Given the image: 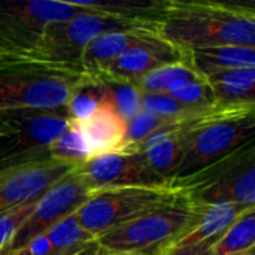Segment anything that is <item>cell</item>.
Instances as JSON below:
<instances>
[{"label":"cell","mask_w":255,"mask_h":255,"mask_svg":"<svg viewBox=\"0 0 255 255\" xmlns=\"http://www.w3.org/2000/svg\"><path fill=\"white\" fill-rule=\"evenodd\" d=\"M158 34L188 52L227 45L255 48V9L239 3L167 0Z\"/></svg>","instance_id":"6da1fadb"},{"label":"cell","mask_w":255,"mask_h":255,"mask_svg":"<svg viewBox=\"0 0 255 255\" xmlns=\"http://www.w3.org/2000/svg\"><path fill=\"white\" fill-rule=\"evenodd\" d=\"M254 137L255 106L215 105L185 118L178 124L181 161L170 187L254 142Z\"/></svg>","instance_id":"7a4b0ae2"},{"label":"cell","mask_w":255,"mask_h":255,"mask_svg":"<svg viewBox=\"0 0 255 255\" xmlns=\"http://www.w3.org/2000/svg\"><path fill=\"white\" fill-rule=\"evenodd\" d=\"M82 73L31 55H0V109L64 108Z\"/></svg>","instance_id":"3957f363"},{"label":"cell","mask_w":255,"mask_h":255,"mask_svg":"<svg viewBox=\"0 0 255 255\" xmlns=\"http://www.w3.org/2000/svg\"><path fill=\"white\" fill-rule=\"evenodd\" d=\"M196 217L197 205L178 190L167 202L106 232L97 242L108 253L163 255L191 230Z\"/></svg>","instance_id":"277c9868"},{"label":"cell","mask_w":255,"mask_h":255,"mask_svg":"<svg viewBox=\"0 0 255 255\" xmlns=\"http://www.w3.org/2000/svg\"><path fill=\"white\" fill-rule=\"evenodd\" d=\"M66 106L58 109H0V172L49 160V145L69 124Z\"/></svg>","instance_id":"5b68a950"},{"label":"cell","mask_w":255,"mask_h":255,"mask_svg":"<svg viewBox=\"0 0 255 255\" xmlns=\"http://www.w3.org/2000/svg\"><path fill=\"white\" fill-rule=\"evenodd\" d=\"M196 205L236 203L255 208V142L173 187Z\"/></svg>","instance_id":"8992f818"},{"label":"cell","mask_w":255,"mask_h":255,"mask_svg":"<svg viewBox=\"0 0 255 255\" xmlns=\"http://www.w3.org/2000/svg\"><path fill=\"white\" fill-rule=\"evenodd\" d=\"M78 4L82 7V10L67 21L48 25L42 34L39 45L28 55L48 63L81 67V57L84 49L96 37L105 33L139 27L158 30V27L155 25L134 22L102 12H94L85 7L82 1H78Z\"/></svg>","instance_id":"52a82bcc"},{"label":"cell","mask_w":255,"mask_h":255,"mask_svg":"<svg viewBox=\"0 0 255 255\" xmlns=\"http://www.w3.org/2000/svg\"><path fill=\"white\" fill-rule=\"evenodd\" d=\"M78 1L0 0V55H28L48 25L78 15Z\"/></svg>","instance_id":"ba28073f"},{"label":"cell","mask_w":255,"mask_h":255,"mask_svg":"<svg viewBox=\"0 0 255 255\" xmlns=\"http://www.w3.org/2000/svg\"><path fill=\"white\" fill-rule=\"evenodd\" d=\"M172 187H126L91 193L75 214L79 226L93 238L120 227L160 206L176 194Z\"/></svg>","instance_id":"9c48e42d"},{"label":"cell","mask_w":255,"mask_h":255,"mask_svg":"<svg viewBox=\"0 0 255 255\" xmlns=\"http://www.w3.org/2000/svg\"><path fill=\"white\" fill-rule=\"evenodd\" d=\"M90 196V188L79 172L73 169L40 196L31 214L18 227L13 238L0 255H13L33 239L48 233L57 224L76 214Z\"/></svg>","instance_id":"30bf717a"},{"label":"cell","mask_w":255,"mask_h":255,"mask_svg":"<svg viewBox=\"0 0 255 255\" xmlns=\"http://www.w3.org/2000/svg\"><path fill=\"white\" fill-rule=\"evenodd\" d=\"M91 193L126 187H170L148 164L142 151H118L91 157L76 167Z\"/></svg>","instance_id":"8fae6325"},{"label":"cell","mask_w":255,"mask_h":255,"mask_svg":"<svg viewBox=\"0 0 255 255\" xmlns=\"http://www.w3.org/2000/svg\"><path fill=\"white\" fill-rule=\"evenodd\" d=\"M76 167L49 158L0 172V212L37 200Z\"/></svg>","instance_id":"7c38bea8"},{"label":"cell","mask_w":255,"mask_h":255,"mask_svg":"<svg viewBox=\"0 0 255 255\" xmlns=\"http://www.w3.org/2000/svg\"><path fill=\"white\" fill-rule=\"evenodd\" d=\"M170 64H190V52L154 33L130 46L103 73L136 85L145 75Z\"/></svg>","instance_id":"4fadbf2b"},{"label":"cell","mask_w":255,"mask_h":255,"mask_svg":"<svg viewBox=\"0 0 255 255\" xmlns=\"http://www.w3.org/2000/svg\"><path fill=\"white\" fill-rule=\"evenodd\" d=\"M91 151V155L118 152L126 148L127 121L105 99L96 112L82 123H76Z\"/></svg>","instance_id":"5bb4252c"},{"label":"cell","mask_w":255,"mask_h":255,"mask_svg":"<svg viewBox=\"0 0 255 255\" xmlns=\"http://www.w3.org/2000/svg\"><path fill=\"white\" fill-rule=\"evenodd\" d=\"M154 33H158V30L139 27V28L109 31L96 37L82 52L81 57L82 72L90 75L105 72L130 46L146 39Z\"/></svg>","instance_id":"9a60e30c"},{"label":"cell","mask_w":255,"mask_h":255,"mask_svg":"<svg viewBox=\"0 0 255 255\" xmlns=\"http://www.w3.org/2000/svg\"><path fill=\"white\" fill-rule=\"evenodd\" d=\"M247 209L251 208H245L236 203H226V202L197 205V217L191 230L187 235H184L169 251L220 238L226 230H229L239 220V217Z\"/></svg>","instance_id":"2e32d148"},{"label":"cell","mask_w":255,"mask_h":255,"mask_svg":"<svg viewBox=\"0 0 255 255\" xmlns=\"http://www.w3.org/2000/svg\"><path fill=\"white\" fill-rule=\"evenodd\" d=\"M137 151L143 152L149 167L160 178L170 182V178L181 161L178 124H170L155 130L139 145Z\"/></svg>","instance_id":"e0dca14e"},{"label":"cell","mask_w":255,"mask_h":255,"mask_svg":"<svg viewBox=\"0 0 255 255\" xmlns=\"http://www.w3.org/2000/svg\"><path fill=\"white\" fill-rule=\"evenodd\" d=\"M190 66L203 79L232 69L255 67V48L227 45L190 51Z\"/></svg>","instance_id":"ac0fdd59"},{"label":"cell","mask_w":255,"mask_h":255,"mask_svg":"<svg viewBox=\"0 0 255 255\" xmlns=\"http://www.w3.org/2000/svg\"><path fill=\"white\" fill-rule=\"evenodd\" d=\"M208 84L220 106H255V67L232 69L209 76Z\"/></svg>","instance_id":"d6986e66"},{"label":"cell","mask_w":255,"mask_h":255,"mask_svg":"<svg viewBox=\"0 0 255 255\" xmlns=\"http://www.w3.org/2000/svg\"><path fill=\"white\" fill-rule=\"evenodd\" d=\"M254 247L255 208H251L217 239L209 255H245L255 250Z\"/></svg>","instance_id":"ffe728a7"},{"label":"cell","mask_w":255,"mask_h":255,"mask_svg":"<svg viewBox=\"0 0 255 255\" xmlns=\"http://www.w3.org/2000/svg\"><path fill=\"white\" fill-rule=\"evenodd\" d=\"M105 99L106 93L100 81L94 75L82 73L66 105L69 118L75 123L85 121L96 112V109Z\"/></svg>","instance_id":"44dd1931"},{"label":"cell","mask_w":255,"mask_h":255,"mask_svg":"<svg viewBox=\"0 0 255 255\" xmlns=\"http://www.w3.org/2000/svg\"><path fill=\"white\" fill-rule=\"evenodd\" d=\"M49 242V255H78L97 241L78 223L75 214L45 233Z\"/></svg>","instance_id":"7402d4cb"},{"label":"cell","mask_w":255,"mask_h":255,"mask_svg":"<svg viewBox=\"0 0 255 255\" xmlns=\"http://www.w3.org/2000/svg\"><path fill=\"white\" fill-rule=\"evenodd\" d=\"M100 84L105 88L106 99L112 103L114 109L126 120L128 121L140 111V102H142V93L137 88V85L114 78L108 73H96L94 75Z\"/></svg>","instance_id":"603a6c76"},{"label":"cell","mask_w":255,"mask_h":255,"mask_svg":"<svg viewBox=\"0 0 255 255\" xmlns=\"http://www.w3.org/2000/svg\"><path fill=\"white\" fill-rule=\"evenodd\" d=\"M48 152L52 160L64 161L73 166H79L93 157L79 126L72 120H69L66 130L49 145Z\"/></svg>","instance_id":"cb8c5ba5"},{"label":"cell","mask_w":255,"mask_h":255,"mask_svg":"<svg viewBox=\"0 0 255 255\" xmlns=\"http://www.w3.org/2000/svg\"><path fill=\"white\" fill-rule=\"evenodd\" d=\"M194 79L203 78L199 76L190 64H170L145 75L136 85L142 94H155L167 93L172 87Z\"/></svg>","instance_id":"d4e9b609"},{"label":"cell","mask_w":255,"mask_h":255,"mask_svg":"<svg viewBox=\"0 0 255 255\" xmlns=\"http://www.w3.org/2000/svg\"><path fill=\"white\" fill-rule=\"evenodd\" d=\"M167 94L172 96L175 100H178L181 105L193 111H199V112L217 105L214 93L206 79H194V81L181 82L172 87L167 91Z\"/></svg>","instance_id":"484cf974"},{"label":"cell","mask_w":255,"mask_h":255,"mask_svg":"<svg viewBox=\"0 0 255 255\" xmlns=\"http://www.w3.org/2000/svg\"><path fill=\"white\" fill-rule=\"evenodd\" d=\"M140 109L148 114H152L158 118H163L169 123H175V124H178V123L184 121L185 118L199 112V111H193V109L181 105L178 100H175L167 93L142 94Z\"/></svg>","instance_id":"4316f807"},{"label":"cell","mask_w":255,"mask_h":255,"mask_svg":"<svg viewBox=\"0 0 255 255\" xmlns=\"http://www.w3.org/2000/svg\"><path fill=\"white\" fill-rule=\"evenodd\" d=\"M170 124H175V123H169L163 118H158V117L140 109L133 118H130L127 121V134H126V148L124 149L137 151L139 145L149 134H152L155 130L161 128V127L170 126Z\"/></svg>","instance_id":"83f0119b"},{"label":"cell","mask_w":255,"mask_h":255,"mask_svg":"<svg viewBox=\"0 0 255 255\" xmlns=\"http://www.w3.org/2000/svg\"><path fill=\"white\" fill-rule=\"evenodd\" d=\"M37 200L25 203V205L13 208V209H9V211H4V212H0V254L7 247V244L10 242V239L13 238L18 227L31 214Z\"/></svg>","instance_id":"f1b7e54d"},{"label":"cell","mask_w":255,"mask_h":255,"mask_svg":"<svg viewBox=\"0 0 255 255\" xmlns=\"http://www.w3.org/2000/svg\"><path fill=\"white\" fill-rule=\"evenodd\" d=\"M218 238L215 239H209L196 245H190V247H184V248H178V250H172L169 253L163 255H209L214 244L217 242Z\"/></svg>","instance_id":"f546056e"},{"label":"cell","mask_w":255,"mask_h":255,"mask_svg":"<svg viewBox=\"0 0 255 255\" xmlns=\"http://www.w3.org/2000/svg\"><path fill=\"white\" fill-rule=\"evenodd\" d=\"M78 255H109V253L105 248H102L97 241H94L93 244H90L82 253H79Z\"/></svg>","instance_id":"4dcf8cb0"},{"label":"cell","mask_w":255,"mask_h":255,"mask_svg":"<svg viewBox=\"0 0 255 255\" xmlns=\"http://www.w3.org/2000/svg\"><path fill=\"white\" fill-rule=\"evenodd\" d=\"M109 255H142V254H131V253H109Z\"/></svg>","instance_id":"1f68e13d"},{"label":"cell","mask_w":255,"mask_h":255,"mask_svg":"<svg viewBox=\"0 0 255 255\" xmlns=\"http://www.w3.org/2000/svg\"><path fill=\"white\" fill-rule=\"evenodd\" d=\"M245 255H255V250H253V251H250L248 254H245Z\"/></svg>","instance_id":"d6a6232c"}]
</instances>
